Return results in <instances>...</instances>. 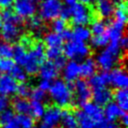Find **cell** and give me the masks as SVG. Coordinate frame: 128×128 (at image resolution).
<instances>
[{"label": "cell", "instance_id": "cell-44", "mask_svg": "<svg viewBox=\"0 0 128 128\" xmlns=\"http://www.w3.org/2000/svg\"><path fill=\"white\" fill-rule=\"evenodd\" d=\"M54 64H55V66L58 69H62L64 66V64H66V59H64V57L61 55L60 57H58L55 60H54Z\"/></svg>", "mask_w": 128, "mask_h": 128}, {"label": "cell", "instance_id": "cell-32", "mask_svg": "<svg viewBox=\"0 0 128 128\" xmlns=\"http://www.w3.org/2000/svg\"><path fill=\"white\" fill-rule=\"evenodd\" d=\"M90 31H91V34H92L94 36L103 35L105 33H107V25L101 20H96L92 22Z\"/></svg>", "mask_w": 128, "mask_h": 128}, {"label": "cell", "instance_id": "cell-50", "mask_svg": "<svg viewBox=\"0 0 128 128\" xmlns=\"http://www.w3.org/2000/svg\"><path fill=\"white\" fill-rule=\"evenodd\" d=\"M77 2H78V0H64V7H71Z\"/></svg>", "mask_w": 128, "mask_h": 128}, {"label": "cell", "instance_id": "cell-47", "mask_svg": "<svg viewBox=\"0 0 128 128\" xmlns=\"http://www.w3.org/2000/svg\"><path fill=\"white\" fill-rule=\"evenodd\" d=\"M15 0H0V8H8L13 5Z\"/></svg>", "mask_w": 128, "mask_h": 128}, {"label": "cell", "instance_id": "cell-34", "mask_svg": "<svg viewBox=\"0 0 128 128\" xmlns=\"http://www.w3.org/2000/svg\"><path fill=\"white\" fill-rule=\"evenodd\" d=\"M13 55V47L10 43L1 40L0 41V58L10 59Z\"/></svg>", "mask_w": 128, "mask_h": 128}, {"label": "cell", "instance_id": "cell-45", "mask_svg": "<svg viewBox=\"0 0 128 128\" xmlns=\"http://www.w3.org/2000/svg\"><path fill=\"white\" fill-rule=\"evenodd\" d=\"M2 128H21V127L19 126L18 122H17L16 119L14 118L13 120H11V121L2 124Z\"/></svg>", "mask_w": 128, "mask_h": 128}, {"label": "cell", "instance_id": "cell-6", "mask_svg": "<svg viewBox=\"0 0 128 128\" xmlns=\"http://www.w3.org/2000/svg\"><path fill=\"white\" fill-rule=\"evenodd\" d=\"M38 5L39 17L45 21L57 19L64 7L60 0H42Z\"/></svg>", "mask_w": 128, "mask_h": 128}, {"label": "cell", "instance_id": "cell-27", "mask_svg": "<svg viewBox=\"0 0 128 128\" xmlns=\"http://www.w3.org/2000/svg\"><path fill=\"white\" fill-rule=\"evenodd\" d=\"M76 118L78 121V128H94L96 126V122L82 110H80L76 113Z\"/></svg>", "mask_w": 128, "mask_h": 128}, {"label": "cell", "instance_id": "cell-41", "mask_svg": "<svg viewBox=\"0 0 128 128\" xmlns=\"http://www.w3.org/2000/svg\"><path fill=\"white\" fill-rule=\"evenodd\" d=\"M30 97L32 98V100H36V101L43 102L46 98V92H44V91L38 89V88H36V89L31 91Z\"/></svg>", "mask_w": 128, "mask_h": 128}, {"label": "cell", "instance_id": "cell-31", "mask_svg": "<svg viewBox=\"0 0 128 128\" xmlns=\"http://www.w3.org/2000/svg\"><path fill=\"white\" fill-rule=\"evenodd\" d=\"M18 122L19 126L21 128H33L34 127V119L29 114H19L17 117H15Z\"/></svg>", "mask_w": 128, "mask_h": 128}, {"label": "cell", "instance_id": "cell-28", "mask_svg": "<svg viewBox=\"0 0 128 128\" xmlns=\"http://www.w3.org/2000/svg\"><path fill=\"white\" fill-rule=\"evenodd\" d=\"M114 20L122 22H127V6L124 1H121V3L115 8L114 10Z\"/></svg>", "mask_w": 128, "mask_h": 128}, {"label": "cell", "instance_id": "cell-39", "mask_svg": "<svg viewBox=\"0 0 128 128\" xmlns=\"http://www.w3.org/2000/svg\"><path fill=\"white\" fill-rule=\"evenodd\" d=\"M14 113L11 110H8V108H6V110H2L0 112V124H4L8 122L11 121L14 119Z\"/></svg>", "mask_w": 128, "mask_h": 128}, {"label": "cell", "instance_id": "cell-24", "mask_svg": "<svg viewBox=\"0 0 128 128\" xmlns=\"http://www.w3.org/2000/svg\"><path fill=\"white\" fill-rule=\"evenodd\" d=\"M91 36L92 34L90 29L82 25H76V27L71 31V38L83 41V42L88 41L91 38Z\"/></svg>", "mask_w": 128, "mask_h": 128}, {"label": "cell", "instance_id": "cell-37", "mask_svg": "<svg viewBox=\"0 0 128 128\" xmlns=\"http://www.w3.org/2000/svg\"><path fill=\"white\" fill-rule=\"evenodd\" d=\"M14 66V62L10 59L0 58V72H10Z\"/></svg>", "mask_w": 128, "mask_h": 128}, {"label": "cell", "instance_id": "cell-52", "mask_svg": "<svg viewBox=\"0 0 128 128\" xmlns=\"http://www.w3.org/2000/svg\"><path fill=\"white\" fill-rule=\"evenodd\" d=\"M2 26V16H1V13H0V28Z\"/></svg>", "mask_w": 128, "mask_h": 128}, {"label": "cell", "instance_id": "cell-18", "mask_svg": "<svg viewBox=\"0 0 128 128\" xmlns=\"http://www.w3.org/2000/svg\"><path fill=\"white\" fill-rule=\"evenodd\" d=\"M96 10L102 18H110L115 10V5L112 0H97Z\"/></svg>", "mask_w": 128, "mask_h": 128}, {"label": "cell", "instance_id": "cell-40", "mask_svg": "<svg viewBox=\"0 0 128 128\" xmlns=\"http://www.w3.org/2000/svg\"><path fill=\"white\" fill-rule=\"evenodd\" d=\"M63 50L62 48H47V50H45L46 57H48L50 60H55L56 58L60 57L62 55Z\"/></svg>", "mask_w": 128, "mask_h": 128}, {"label": "cell", "instance_id": "cell-5", "mask_svg": "<svg viewBox=\"0 0 128 128\" xmlns=\"http://www.w3.org/2000/svg\"><path fill=\"white\" fill-rule=\"evenodd\" d=\"M64 52L66 56L71 60H83L89 56L90 48L85 42L71 38L66 43Z\"/></svg>", "mask_w": 128, "mask_h": 128}, {"label": "cell", "instance_id": "cell-13", "mask_svg": "<svg viewBox=\"0 0 128 128\" xmlns=\"http://www.w3.org/2000/svg\"><path fill=\"white\" fill-rule=\"evenodd\" d=\"M63 76L64 80L69 83L77 80L80 76V64L74 60L66 63L63 68Z\"/></svg>", "mask_w": 128, "mask_h": 128}, {"label": "cell", "instance_id": "cell-17", "mask_svg": "<svg viewBox=\"0 0 128 128\" xmlns=\"http://www.w3.org/2000/svg\"><path fill=\"white\" fill-rule=\"evenodd\" d=\"M58 68L55 66V64H54V62H44L40 68L38 69L39 76L41 80H52L54 78H56V77L58 76Z\"/></svg>", "mask_w": 128, "mask_h": 128}, {"label": "cell", "instance_id": "cell-15", "mask_svg": "<svg viewBox=\"0 0 128 128\" xmlns=\"http://www.w3.org/2000/svg\"><path fill=\"white\" fill-rule=\"evenodd\" d=\"M125 22L114 20L110 24V27L107 28V34L110 38V41H119L124 36L125 30Z\"/></svg>", "mask_w": 128, "mask_h": 128}, {"label": "cell", "instance_id": "cell-7", "mask_svg": "<svg viewBox=\"0 0 128 128\" xmlns=\"http://www.w3.org/2000/svg\"><path fill=\"white\" fill-rule=\"evenodd\" d=\"M68 10H69V14H70L69 18H71L72 22L74 24L86 26L92 21L91 10L84 4L77 2L73 6L68 8Z\"/></svg>", "mask_w": 128, "mask_h": 128}, {"label": "cell", "instance_id": "cell-38", "mask_svg": "<svg viewBox=\"0 0 128 128\" xmlns=\"http://www.w3.org/2000/svg\"><path fill=\"white\" fill-rule=\"evenodd\" d=\"M31 87L25 83V82H22L20 85H18V88H17V92L18 94L20 96V97H22V98H25V97H28L30 96V94H31Z\"/></svg>", "mask_w": 128, "mask_h": 128}, {"label": "cell", "instance_id": "cell-51", "mask_svg": "<svg viewBox=\"0 0 128 128\" xmlns=\"http://www.w3.org/2000/svg\"><path fill=\"white\" fill-rule=\"evenodd\" d=\"M80 3L84 4V5H90V4H92L94 2H96V0H78Z\"/></svg>", "mask_w": 128, "mask_h": 128}, {"label": "cell", "instance_id": "cell-42", "mask_svg": "<svg viewBox=\"0 0 128 128\" xmlns=\"http://www.w3.org/2000/svg\"><path fill=\"white\" fill-rule=\"evenodd\" d=\"M94 128H119V126L115 122L108 121L105 118L102 121L96 122Z\"/></svg>", "mask_w": 128, "mask_h": 128}, {"label": "cell", "instance_id": "cell-8", "mask_svg": "<svg viewBox=\"0 0 128 128\" xmlns=\"http://www.w3.org/2000/svg\"><path fill=\"white\" fill-rule=\"evenodd\" d=\"M40 0H15L13 3L15 13L21 18H30L35 15Z\"/></svg>", "mask_w": 128, "mask_h": 128}, {"label": "cell", "instance_id": "cell-26", "mask_svg": "<svg viewBox=\"0 0 128 128\" xmlns=\"http://www.w3.org/2000/svg\"><path fill=\"white\" fill-rule=\"evenodd\" d=\"M14 110L19 114H29L30 113V102L25 98L16 97L12 103Z\"/></svg>", "mask_w": 128, "mask_h": 128}, {"label": "cell", "instance_id": "cell-35", "mask_svg": "<svg viewBox=\"0 0 128 128\" xmlns=\"http://www.w3.org/2000/svg\"><path fill=\"white\" fill-rule=\"evenodd\" d=\"M42 19L40 17H36V16H32L28 18L27 22V26L29 29H31L32 31H36V32H40L42 29Z\"/></svg>", "mask_w": 128, "mask_h": 128}, {"label": "cell", "instance_id": "cell-3", "mask_svg": "<svg viewBox=\"0 0 128 128\" xmlns=\"http://www.w3.org/2000/svg\"><path fill=\"white\" fill-rule=\"evenodd\" d=\"M122 50L119 41H110L105 49L96 55V66L104 71L112 69L119 62Z\"/></svg>", "mask_w": 128, "mask_h": 128}, {"label": "cell", "instance_id": "cell-19", "mask_svg": "<svg viewBox=\"0 0 128 128\" xmlns=\"http://www.w3.org/2000/svg\"><path fill=\"white\" fill-rule=\"evenodd\" d=\"M103 112L104 116L108 121L115 122L116 120L120 119L125 111L122 110L115 102H110L106 105V108L103 110Z\"/></svg>", "mask_w": 128, "mask_h": 128}, {"label": "cell", "instance_id": "cell-22", "mask_svg": "<svg viewBox=\"0 0 128 128\" xmlns=\"http://www.w3.org/2000/svg\"><path fill=\"white\" fill-rule=\"evenodd\" d=\"M59 124H60V128H78L76 115L68 110L62 111V117H61Z\"/></svg>", "mask_w": 128, "mask_h": 128}, {"label": "cell", "instance_id": "cell-11", "mask_svg": "<svg viewBox=\"0 0 128 128\" xmlns=\"http://www.w3.org/2000/svg\"><path fill=\"white\" fill-rule=\"evenodd\" d=\"M110 84L117 89H126L128 85L127 73L124 68H113L110 73Z\"/></svg>", "mask_w": 128, "mask_h": 128}, {"label": "cell", "instance_id": "cell-25", "mask_svg": "<svg viewBox=\"0 0 128 128\" xmlns=\"http://www.w3.org/2000/svg\"><path fill=\"white\" fill-rule=\"evenodd\" d=\"M112 97L115 99V103L121 108L124 111L128 108V92L126 89H117L114 92Z\"/></svg>", "mask_w": 128, "mask_h": 128}, {"label": "cell", "instance_id": "cell-1", "mask_svg": "<svg viewBox=\"0 0 128 128\" xmlns=\"http://www.w3.org/2000/svg\"><path fill=\"white\" fill-rule=\"evenodd\" d=\"M2 16V26H1V38L4 41L8 43L16 42L22 35V18L12 12L11 10L3 11Z\"/></svg>", "mask_w": 128, "mask_h": 128}, {"label": "cell", "instance_id": "cell-10", "mask_svg": "<svg viewBox=\"0 0 128 128\" xmlns=\"http://www.w3.org/2000/svg\"><path fill=\"white\" fill-rule=\"evenodd\" d=\"M73 88L75 90L76 101L78 105L83 106L92 97V89L89 83L84 80H75Z\"/></svg>", "mask_w": 128, "mask_h": 128}, {"label": "cell", "instance_id": "cell-20", "mask_svg": "<svg viewBox=\"0 0 128 128\" xmlns=\"http://www.w3.org/2000/svg\"><path fill=\"white\" fill-rule=\"evenodd\" d=\"M88 83L91 89L108 87V85L110 84V73H108L107 71H103L99 74H94L91 77Z\"/></svg>", "mask_w": 128, "mask_h": 128}, {"label": "cell", "instance_id": "cell-4", "mask_svg": "<svg viewBox=\"0 0 128 128\" xmlns=\"http://www.w3.org/2000/svg\"><path fill=\"white\" fill-rule=\"evenodd\" d=\"M50 99L57 107L66 108L73 102V92L70 86L62 80H54L49 89Z\"/></svg>", "mask_w": 128, "mask_h": 128}, {"label": "cell", "instance_id": "cell-33", "mask_svg": "<svg viewBox=\"0 0 128 128\" xmlns=\"http://www.w3.org/2000/svg\"><path fill=\"white\" fill-rule=\"evenodd\" d=\"M11 77L14 78L16 82H24L27 78V74L26 72L24 71V69L20 66H14L13 68L11 69Z\"/></svg>", "mask_w": 128, "mask_h": 128}, {"label": "cell", "instance_id": "cell-14", "mask_svg": "<svg viewBox=\"0 0 128 128\" xmlns=\"http://www.w3.org/2000/svg\"><path fill=\"white\" fill-rule=\"evenodd\" d=\"M112 96L113 94L108 87L92 89V97L94 100V103L99 106L107 105L108 103H110L112 98Z\"/></svg>", "mask_w": 128, "mask_h": 128}, {"label": "cell", "instance_id": "cell-2", "mask_svg": "<svg viewBox=\"0 0 128 128\" xmlns=\"http://www.w3.org/2000/svg\"><path fill=\"white\" fill-rule=\"evenodd\" d=\"M45 46L41 42L34 43L30 49H27L22 68L27 75H36L38 72L40 66L45 62L46 54Z\"/></svg>", "mask_w": 128, "mask_h": 128}, {"label": "cell", "instance_id": "cell-53", "mask_svg": "<svg viewBox=\"0 0 128 128\" xmlns=\"http://www.w3.org/2000/svg\"><path fill=\"white\" fill-rule=\"evenodd\" d=\"M116 1H124V0H116Z\"/></svg>", "mask_w": 128, "mask_h": 128}, {"label": "cell", "instance_id": "cell-43", "mask_svg": "<svg viewBox=\"0 0 128 128\" xmlns=\"http://www.w3.org/2000/svg\"><path fill=\"white\" fill-rule=\"evenodd\" d=\"M50 87V82L49 80H41L38 83V89L42 90L44 92L49 91Z\"/></svg>", "mask_w": 128, "mask_h": 128}, {"label": "cell", "instance_id": "cell-12", "mask_svg": "<svg viewBox=\"0 0 128 128\" xmlns=\"http://www.w3.org/2000/svg\"><path fill=\"white\" fill-rule=\"evenodd\" d=\"M18 82L10 75H0V94L3 96H12L17 92Z\"/></svg>", "mask_w": 128, "mask_h": 128}, {"label": "cell", "instance_id": "cell-23", "mask_svg": "<svg viewBox=\"0 0 128 128\" xmlns=\"http://www.w3.org/2000/svg\"><path fill=\"white\" fill-rule=\"evenodd\" d=\"M64 38L61 34L54 32L47 33L44 36V43L47 48H62Z\"/></svg>", "mask_w": 128, "mask_h": 128}, {"label": "cell", "instance_id": "cell-46", "mask_svg": "<svg viewBox=\"0 0 128 128\" xmlns=\"http://www.w3.org/2000/svg\"><path fill=\"white\" fill-rule=\"evenodd\" d=\"M8 106V101L5 97V96H0V112L2 110H6Z\"/></svg>", "mask_w": 128, "mask_h": 128}, {"label": "cell", "instance_id": "cell-21", "mask_svg": "<svg viewBox=\"0 0 128 128\" xmlns=\"http://www.w3.org/2000/svg\"><path fill=\"white\" fill-rule=\"evenodd\" d=\"M96 63L92 58H87L80 64V76L83 78H91L96 74Z\"/></svg>", "mask_w": 128, "mask_h": 128}, {"label": "cell", "instance_id": "cell-30", "mask_svg": "<svg viewBox=\"0 0 128 128\" xmlns=\"http://www.w3.org/2000/svg\"><path fill=\"white\" fill-rule=\"evenodd\" d=\"M90 39H91L92 46L94 48H96V49L105 48L110 43V38L108 36L107 33H105L103 35H99V36H94Z\"/></svg>", "mask_w": 128, "mask_h": 128}, {"label": "cell", "instance_id": "cell-48", "mask_svg": "<svg viewBox=\"0 0 128 128\" xmlns=\"http://www.w3.org/2000/svg\"><path fill=\"white\" fill-rule=\"evenodd\" d=\"M119 44H120V46H121L122 49H126L127 48V45H128V39L126 36H122L120 40H119Z\"/></svg>", "mask_w": 128, "mask_h": 128}, {"label": "cell", "instance_id": "cell-36", "mask_svg": "<svg viewBox=\"0 0 128 128\" xmlns=\"http://www.w3.org/2000/svg\"><path fill=\"white\" fill-rule=\"evenodd\" d=\"M52 30L57 34H62L64 30H66V22L64 19L57 18L52 21Z\"/></svg>", "mask_w": 128, "mask_h": 128}, {"label": "cell", "instance_id": "cell-16", "mask_svg": "<svg viewBox=\"0 0 128 128\" xmlns=\"http://www.w3.org/2000/svg\"><path fill=\"white\" fill-rule=\"evenodd\" d=\"M82 111L87 114L96 124L100 121H102L103 119H105L103 110L101 108V106L97 105L94 102V103L87 102L86 104H84Z\"/></svg>", "mask_w": 128, "mask_h": 128}, {"label": "cell", "instance_id": "cell-9", "mask_svg": "<svg viewBox=\"0 0 128 128\" xmlns=\"http://www.w3.org/2000/svg\"><path fill=\"white\" fill-rule=\"evenodd\" d=\"M62 110L59 107H50L45 110L38 128H56L59 125Z\"/></svg>", "mask_w": 128, "mask_h": 128}, {"label": "cell", "instance_id": "cell-54", "mask_svg": "<svg viewBox=\"0 0 128 128\" xmlns=\"http://www.w3.org/2000/svg\"><path fill=\"white\" fill-rule=\"evenodd\" d=\"M0 75H1V72H0Z\"/></svg>", "mask_w": 128, "mask_h": 128}, {"label": "cell", "instance_id": "cell-49", "mask_svg": "<svg viewBox=\"0 0 128 128\" xmlns=\"http://www.w3.org/2000/svg\"><path fill=\"white\" fill-rule=\"evenodd\" d=\"M120 120H121V122L124 125V126H127L128 125V116H127V114H126V112H124V113L122 114V116L120 118Z\"/></svg>", "mask_w": 128, "mask_h": 128}, {"label": "cell", "instance_id": "cell-29", "mask_svg": "<svg viewBox=\"0 0 128 128\" xmlns=\"http://www.w3.org/2000/svg\"><path fill=\"white\" fill-rule=\"evenodd\" d=\"M45 107L41 101H36V100H32L30 103V113L34 118L39 119L43 116L45 112Z\"/></svg>", "mask_w": 128, "mask_h": 128}]
</instances>
